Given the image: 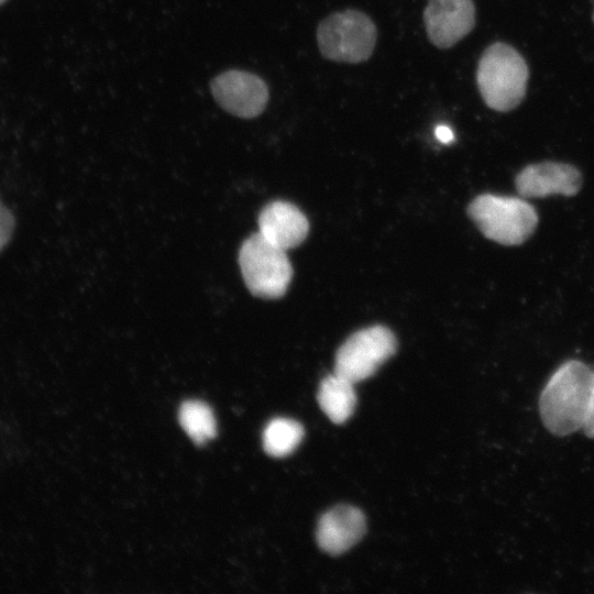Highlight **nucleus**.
Wrapping results in <instances>:
<instances>
[{"mask_svg": "<svg viewBox=\"0 0 594 594\" xmlns=\"http://www.w3.org/2000/svg\"><path fill=\"white\" fill-rule=\"evenodd\" d=\"M593 388V371L570 360L559 366L543 387L539 410L544 427L556 436H568L584 425Z\"/></svg>", "mask_w": 594, "mask_h": 594, "instance_id": "obj_1", "label": "nucleus"}, {"mask_svg": "<svg viewBox=\"0 0 594 594\" xmlns=\"http://www.w3.org/2000/svg\"><path fill=\"white\" fill-rule=\"evenodd\" d=\"M529 69L520 53L512 45L496 42L482 54L476 82L485 105L496 111L515 109L524 99Z\"/></svg>", "mask_w": 594, "mask_h": 594, "instance_id": "obj_2", "label": "nucleus"}, {"mask_svg": "<svg viewBox=\"0 0 594 594\" xmlns=\"http://www.w3.org/2000/svg\"><path fill=\"white\" fill-rule=\"evenodd\" d=\"M394 333L384 326H372L350 336L338 349L334 373L354 383L372 376L396 351Z\"/></svg>", "mask_w": 594, "mask_h": 594, "instance_id": "obj_6", "label": "nucleus"}, {"mask_svg": "<svg viewBox=\"0 0 594 594\" xmlns=\"http://www.w3.org/2000/svg\"><path fill=\"white\" fill-rule=\"evenodd\" d=\"M593 21H594V12H593Z\"/></svg>", "mask_w": 594, "mask_h": 594, "instance_id": "obj_19", "label": "nucleus"}, {"mask_svg": "<svg viewBox=\"0 0 594 594\" xmlns=\"http://www.w3.org/2000/svg\"><path fill=\"white\" fill-rule=\"evenodd\" d=\"M239 264L253 295L276 299L286 293L293 276L286 251L265 240L258 232L243 242Z\"/></svg>", "mask_w": 594, "mask_h": 594, "instance_id": "obj_5", "label": "nucleus"}, {"mask_svg": "<svg viewBox=\"0 0 594 594\" xmlns=\"http://www.w3.org/2000/svg\"><path fill=\"white\" fill-rule=\"evenodd\" d=\"M424 23L430 42L449 48L473 30L475 6L472 0H429Z\"/></svg>", "mask_w": 594, "mask_h": 594, "instance_id": "obj_8", "label": "nucleus"}, {"mask_svg": "<svg viewBox=\"0 0 594 594\" xmlns=\"http://www.w3.org/2000/svg\"><path fill=\"white\" fill-rule=\"evenodd\" d=\"M436 138L444 144L451 143L454 139L453 132L446 125L436 128Z\"/></svg>", "mask_w": 594, "mask_h": 594, "instance_id": "obj_17", "label": "nucleus"}, {"mask_svg": "<svg viewBox=\"0 0 594 594\" xmlns=\"http://www.w3.org/2000/svg\"><path fill=\"white\" fill-rule=\"evenodd\" d=\"M593 371V388H592V396L591 402L588 406V411L584 421V425L582 429L584 430V433L591 438L594 439V370Z\"/></svg>", "mask_w": 594, "mask_h": 594, "instance_id": "obj_16", "label": "nucleus"}, {"mask_svg": "<svg viewBox=\"0 0 594 594\" xmlns=\"http://www.w3.org/2000/svg\"><path fill=\"white\" fill-rule=\"evenodd\" d=\"M317 43L327 59L356 64L367 61L375 47L376 26L358 10L334 12L317 29Z\"/></svg>", "mask_w": 594, "mask_h": 594, "instance_id": "obj_4", "label": "nucleus"}, {"mask_svg": "<svg viewBox=\"0 0 594 594\" xmlns=\"http://www.w3.org/2000/svg\"><path fill=\"white\" fill-rule=\"evenodd\" d=\"M366 529L364 514L351 505H338L319 519L316 538L319 547L332 554H341L353 547Z\"/></svg>", "mask_w": 594, "mask_h": 594, "instance_id": "obj_10", "label": "nucleus"}, {"mask_svg": "<svg viewBox=\"0 0 594 594\" xmlns=\"http://www.w3.org/2000/svg\"><path fill=\"white\" fill-rule=\"evenodd\" d=\"M304 437L302 426L293 419L275 418L263 432V447L267 454L282 458L292 453Z\"/></svg>", "mask_w": 594, "mask_h": 594, "instance_id": "obj_13", "label": "nucleus"}, {"mask_svg": "<svg viewBox=\"0 0 594 594\" xmlns=\"http://www.w3.org/2000/svg\"><path fill=\"white\" fill-rule=\"evenodd\" d=\"M13 228H14L13 216L0 201V251L9 242Z\"/></svg>", "mask_w": 594, "mask_h": 594, "instance_id": "obj_15", "label": "nucleus"}, {"mask_svg": "<svg viewBox=\"0 0 594 594\" xmlns=\"http://www.w3.org/2000/svg\"><path fill=\"white\" fill-rule=\"evenodd\" d=\"M306 216L287 201L266 205L258 216V233L275 246L287 251L299 245L307 237Z\"/></svg>", "mask_w": 594, "mask_h": 594, "instance_id": "obj_11", "label": "nucleus"}, {"mask_svg": "<svg viewBox=\"0 0 594 594\" xmlns=\"http://www.w3.org/2000/svg\"><path fill=\"white\" fill-rule=\"evenodd\" d=\"M4 1H6V0H0V4H1L2 2H4Z\"/></svg>", "mask_w": 594, "mask_h": 594, "instance_id": "obj_18", "label": "nucleus"}, {"mask_svg": "<svg viewBox=\"0 0 594 594\" xmlns=\"http://www.w3.org/2000/svg\"><path fill=\"white\" fill-rule=\"evenodd\" d=\"M210 91L224 111L242 119L260 116L270 99L266 82L241 69H228L215 76L210 80Z\"/></svg>", "mask_w": 594, "mask_h": 594, "instance_id": "obj_7", "label": "nucleus"}, {"mask_svg": "<svg viewBox=\"0 0 594 594\" xmlns=\"http://www.w3.org/2000/svg\"><path fill=\"white\" fill-rule=\"evenodd\" d=\"M515 185L517 193L524 198L574 196L582 186V176L571 164L541 162L522 168L516 176Z\"/></svg>", "mask_w": 594, "mask_h": 594, "instance_id": "obj_9", "label": "nucleus"}, {"mask_svg": "<svg viewBox=\"0 0 594 594\" xmlns=\"http://www.w3.org/2000/svg\"><path fill=\"white\" fill-rule=\"evenodd\" d=\"M179 422L196 443H204L216 435V420L210 407L199 400H188L179 408Z\"/></svg>", "mask_w": 594, "mask_h": 594, "instance_id": "obj_14", "label": "nucleus"}, {"mask_svg": "<svg viewBox=\"0 0 594 594\" xmlns=\"http://www.w3.org/2000/svg\"><path fill=\"white\" fill-rule=\"evenodd\" d=\"M317 399L331 421L342 424L351 417L355 408L353 383L336 373L328 375L319 385Z\"/></svg>", "mask_w": 594, "mask_h": 594, "instance_id": "obj_12", "label": "nucleus"}, {"mask_svg": "<svg viewBox=\"0 0 594 594\" xmlns=\"http://www.w3.org/2000/svg\"><path fill=\"white\" fill-rule=\"evenodd\" d=\"M468 212L486 238L504 245L521 244L538 223L534 206L518 197L483 194L473 199Z\"/></svg>", "mask_w": 594, "mask_h": 594, "instance_id": "obj_3", "label": "nucleus"}]
</instances>
